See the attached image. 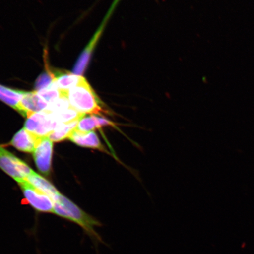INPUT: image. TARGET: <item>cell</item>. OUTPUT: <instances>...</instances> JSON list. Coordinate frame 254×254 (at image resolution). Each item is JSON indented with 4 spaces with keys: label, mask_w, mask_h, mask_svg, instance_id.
<instances>
[{
    "label": "cell",
    "mask_w": 254,
    "mask_h": 254,
    "mask_svg": "<svg viewBox=\"0 0 254 254\" xmlns=\"http://www.w3.org/2000/svg\"><path fill=\"white\" fill-rule=\"evenodd\" d=\"M54 214L73 222L80 227L84 233L93 241L95 247L106 244L95 228L102 226L100 221L85 212L65 196L59 193L53 199Z\"/></svg>",
    "instance_id": "6da1fadb"
},
{
    "label": "cell",
    "mask_w": 254,
    "mask_h": 254,
    "mask_svg": "<svg viewBox=\"0 0 254 254\" xmlns=\"http://www.w3.org/2000/svg\"><path fill=\"white\" fill-rule=\"evenodd\" d=\"M68 98L73 109L84 115L91 114L103 116L111 114L93 88L84 77L68 92Z\"/></svg>",
    "instance_id": "7a4b0ae2"
},
{
    "label": "cell",
    "mask_w": 254,
    "mask_h": 254,
    "mask_svg": "<svg viewBox=\"0 0 254 254\" xmlns=\"http://www.w3.org/2000/svg\"><path fill=\"white\" fill-rule=\"evenodd\" d=\"M59 124L52 112L44 110L28 117L24 128L37 138L48 137Z\"/></svg>",
    "instance_id": "3957f363"
},
{
    "label": "cell",
    "mask_w": 254,
    "mask_h": 254,
    "mask_svg": "<svg viewBox=\"0 0 254 254\" xmlns=\"http://www.w3.org/2000/svg\"><path fill=\"white\" fill-rule=\"evenodd\" d=\"M28 204L37 212L54 214V201L50 196L32 186L27 180L17 182Z\"/></svg>",
    "instance_id": "277c9868"
},
{
    "label": "cell",
    "mask_w": 254,
    "mask_h": 254,
    "mask_svg": "<svg viewBox=\"0 0 254 254\" xmlns=\"http://www.w3.org/2000/svg\"><path fill=\"white\" fill-rule=\"evenodd\" d=\"M0 168L16 182L26 180L32 170L24 162L0 145Z\"/></svg>",
    "instance_id": "5b68a950"
},
{
    "label": "cell",
    "mask_w": 254,
    "mask_h": 254,
    "mask_svg": "<svg viewBox=\"0 0 254 254\" xmlns=\"http://www.w3.org/2000/svg\"><path fill=\"white\" fill-rule=\"evenodd\" d=\"M53 148V142L49 137L40 138L33 152L38 169L46 176L50 174L52 167Z\"/></svg>",
    "instance_id": "8992f818"
},
{
    "label": "cell",
    "mask_w": 254,
    "mask_h": 254,
    "mask_svg": "<svg viewBox=\"0 0 254 254\" xmlns=\"http://www.w3.org/2000/svg\"><path fill=\"white\" fill-rule=\"evenodd\" d=\"M112 11H113V9L110 8L109 13L107 14L104 18L103 23L101 24L100 28H98L97 31L95 33L94 37L92 38L90 43L85 47L83 52L79 56L77 63H76L74 65V67L72 69V72L74 74L82 75L86 70L89 63L90 61L92 53L94 52L95 47L96 46L98 41L103 33L107 22L109 20L110 15L112 13Z\"/></svg>",
    "instance_id": "52a82bcc"
},
{
    "label": "cell",
    "mask_w": 254,
    "mask_h": 254,
    "mask_svg": "<svg viewBox=\"0 0 254 254\" xmlns=\"http://www.w3.org/2000/svg\"><path fill=\"white\" fill-rule=\"evenodd\" d=\"M48 107L49 104L40 96L36 91H25L19 105L18 112L28 118L33 114L46 110Z\"/></svg>",
    "instance_id": "ba28073f"
},
{
    "label": "cell",
    "mask_w": 254,
    "mask_h": 254,
    "mask_svg": "<svg viewBox=\"0 0 254 254\" xmlns=\"http://www.w3.org/2000/svg\"><path fill=\"white\" fill-rule=\"evenodd\" d=\"M68 139L81 147L99 150L104 153L111 155L114 158L113 154L110 153L109 150H107V149L104 147L97 134L94 131L84 132L78 131L75 129L69 136Z\"/></svg>",
    "instance_id": "9c48e42d"
},
{
    "label": "cell",
    "mask_w": 254,
    "mask_h": 254,
    "mask_svg": "<svg viewBox=\"0 0 254 254\" xmlns=\"http://www.w3.org/2000/svg\"><path fill=\"white\" fill-rule=\"evenodd\" d=\"M104 127H111L112 128L121 130L117 127V124L114 123L104 117L96 115H91L89 117H82L79 121L78 126L76 129L78 131L84 132L94 131L95 129H101Z\"/></svg>",
    "instance_id": "30bf717a"
},
{
    "label": "cell",
    "mask_w": 254,
    "mask_h": 254,
    "mask_svg": "<svg viewBox=\"0 0 254 254\" xmlns=\"http://www.w3.org/2000/svg\"><path fill=\"white\" fill-rule=\"evenodd\" d=\"M39 138L23 128L14 136L8 145L13 146L19 151L33 153Z\"/></svg>",
    "instance_id": "8fae6325"
},
{
    "label": "cell",
    "mask_w": 254,
    "mask_h": 254,
    "mask_svg": "<svg viewBox=\"0 0 254 254\" xmlns=\"http://www.w3.org/2000/svg\"><path fill=\"white\" fill-rule=\"evenodd\" d=\"M54 82L60 91L68 92L81 80L82 76L66 71H53Z\"/></svg>",
    "instance_id": "7c38bea8"
},
{
    "label": "cell",
    "mask_w": 254,
    "mask_h": 254,
    "mask_svg": "<svg viewBox=\"0 0 254 254\" xmlns=\"http://www.w3.org/2000/svg\"><path fill=\"white\" fill-rule=\"evenodd\" d=\"M25 180L30 183L32 186L40 190L41 192L50 196L52 199L60 193L52 184L33 170Z\"/></svg>",
    "instance_id": "4fadbf2b"
},
{
    "label": "cell",
    "mask_w": 254,
    "mask_h": 254,
    "mask_svg": "<svg viewBox=\"0 0 254 254\" xmlns=\"http://www.w3.org/2000/svg\"><path fill=\"white\" fill-rule=\"evenodd\" d=\"M25 91L9 88L0 84V100L18 111L19 105Z\"/></svg>",
    "instance_id": "5bb4252c"
},
{
    "label": "cell",
    "mask_w": 254,
    "mask_h": 254,
    "mask_svg": "<svg viewBox=\"0 0 254 254\" xmlns=\"http://www.w3.org/2000/svg\"><path fill=\"white\" fill-rule=\"evenodd\" d=\"M77 120L66 123H60L52 134L48 137L52 142H60L68 139L69 136L77 128L79 121Z\"/></svg>",
    "instance_id": "9a60e30c"
},
{
    "label": "cell",
    "mask_w": 254,
    "mask_h": 254,
    "mask_svg": "<svg viewBox=\"0 0 254 254\" xmlns=\"http://www.w3.org/2000/svg\"><path fill=\"white\" fill-rule=\"evenodd\" d=\"M57 122L59 123H66L73 122V121L81 120L85 116L78 112L77 110L73 109L72 107L57 113H52Z\"/></svg>",
    "instance_id": "2e32d148"
},
{
    "label": "cell",
    "mask_w": 254,
    "mask_h": 254,
    "mask_svg": "<svg viewBox=\"0 0 254 254\" xmlns=\"http://www.w3.org/2000/svg\"><path fill=\"white\" fill-rule=\"evenodd\" d=\"M40 96L45 100L49 105L55 103L62 96L63 92L60 91L54 83L50 86L37 91Z\"/></svg>",
    "instance_id": "e0dca14e"
},
{
    "label": "cell",
    "mask_w": 254,
    "mask_h": 254,
    "mask_svg": "<svg viewBox=\"0 0 254 254\" xmlns=\"http://www.w3.org/2000/svg\"><path fill=\"white\" fill-rule=\"evenodd\" d=\"M54 83L55 82H54L53 72L49 68V66H47L46 72L41 74L37 79L35 87H36V91H38L49 87Z\"/></svg>",
    "instance_id": "ac0fdd59"
},
{
    "label": "cell",
    "mask_w": 254,
    "mask_h": 254,
    "mask_svg": "<svg viewBox=\"0 0 254 254\" xmlns=\"http://www.w3.org/2000/svg\"><path fill=\"white\" fill-rule=\"evenodd\" d=\"M119 1V0H115V1H114L113 4V7H115L116 5H117V3H118Z\"/></svg>",
    "instance_id": "d6986e66"
}]
</instances>
